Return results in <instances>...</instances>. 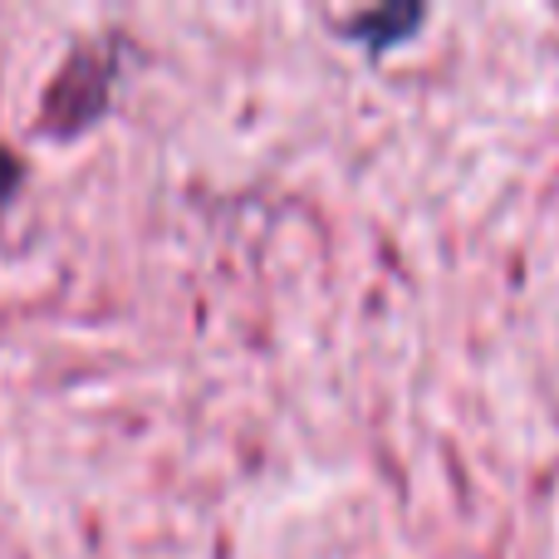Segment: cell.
<instances>
[{
  "label": "cell",
  "mask_w": 559,
  "mask_h": 559,
  "mask_svg": "<svg viewBox=\"0 0 559 559\" xmlns=\"http://www.w3.org/2000/svg\"><path fill=\"white\" fill-rule=\"evenodd\" d=\"M108 94H114V45H79L45 88V118L39 128L55 138L79 133L104 114Z\"/></svg>",
  "instance_id": "cell-1"
},
{
  "label": "cell",
  "mask_w": 559,
  "mask_h": 559,
  "mask_svg": "<svg viewBox=\"0 0 559 559\" xmlns=\"http://www.w3.org/2000/svg\"><path fill=\"white\" fill-rule=\"evenodd\" d=\"M20 177H25V167H20V157L10 153V147H0V202H5V197L20 187Z\"/></svg>",
  "instance_id": "cell-2"
}]
</instances>
